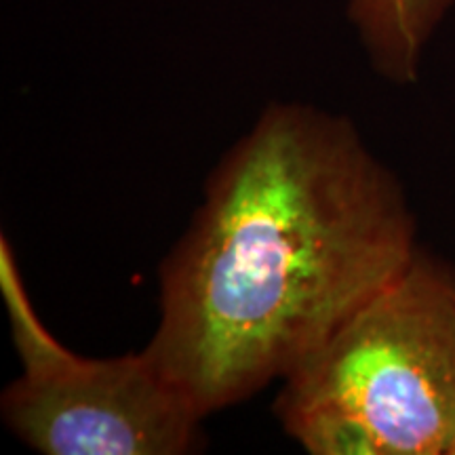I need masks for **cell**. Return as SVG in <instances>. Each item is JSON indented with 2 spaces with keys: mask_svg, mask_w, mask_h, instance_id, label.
Instances as JSON below:
<instances>
[{
  "mask_svg": "<svg viewBox=\"0 0 455 455\" xmlns=\"http://www.w3.org/2000/svg\"><path fill=\"white\" fill-rule=\"evenodd\" d=\"M419 249L405 188L350 118L272 104L161 264L146 350L204 419L287 378Z\"/></svg>",
  "mask_w": 455,
  "mask_h": 455,
  "instance_id": "cell-1",
  "label": "cell"
},
{
  "mask_svg": "<svg viewBox=\"0 0 455 455\" xmlns=\"http://www.w3.org/2000/svg\"><path fill=\"white\" fill-rule=\"evenodd\" d=\"M310 455H455V268L426 249L281 379Z\"/></svg>",
  "mask_w": 455,
  "mask_h": 455,
  "instance_id": "cell-2",
  "label": "cell"
},
{
  "mask_svg": "<svg viewBox=\"0 0 455 455\" xmlns=\"http://www.w3.org/2000/svg\"><path fill=\"white\" fill-rule=\"evenodd\" d=\"M0 291L21 361L0 396L4 424L44 455H184L203 418L146 348L87 358L57 341L34 310L7 238Z\"/></svg>",
  "mask_w": 455,
  "mask_h": 455,
  "instance_id": "cell-3",
  "label": "cell"
},
{
  "mask_svg": "<svg viewBox=\"0 0 455 455\" xmlns=\"http://www.w3.org/2000/svg\"><path fill=\"white\" fill-rule=\"evenodd\" d=\"M453 0H350L348 17L375 70L396 84L418 81L422 51Z\"/></svg>",
  "mask_w": 455,
  "mask_h": 455,
  "instance_id": "cell-4",
  "label": "cell"
}]
</instances>
